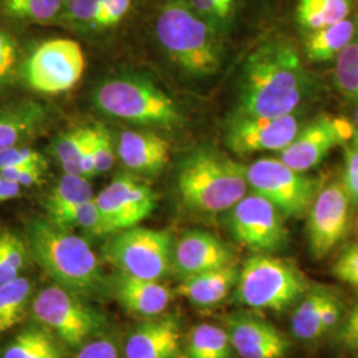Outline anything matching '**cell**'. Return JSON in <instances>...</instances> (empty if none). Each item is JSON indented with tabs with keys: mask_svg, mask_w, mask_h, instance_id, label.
Wrapping results in <instances>:
<instances>
[{
	"mask_svg": "<svg viewBox=\"0 0 358 358\" xmlns=\"http://www.w3.org/2000/svg\"><path fill=\"white\" fill-rule=\"evenodd\" d=\"M75 358H124L115 336L103 332L77 349Z\"/></svg>",
	"mask_w": 358,
	"mask_h": 358,
	"instance_id": "39",
	"label": "cell"
},
{
	"mask_svg": "<svg viewBox=\"0 0 358 358\" xmlns=\"http://www.w3.org/2000/svg\"><path fill=\"white\" fill-rule=\"evenodd\" d=\"M234 263V250L208 231H186L173 245L171 273L179 280Z\"/></svg>",
	"mask_w": 358,
	"mask_h": 358,
	"instance_id": "17",
	"label": "cell"
},
{
	"mask_svg": "<svg viewBox=\"0 0 358 358\" xmlns=\"http://www.w3.org/2000/svg\"><path fill=\"white\" fill-rule=\"evenodd\" d=\"M28 255L29 250L23 238L11 231L0 232V287L20 276Z\"/></svg>",
	"mask_w": 358,
	"mask_h": 358,
	"instance_id": "32",
	"label": "cell"
},
{
	"mask_svg": "<svg viewBox=\"0 0 358 358\" xmlns=\"http://www.w3.org/2000/svg\"><path fill=\"white\" fill-rule=\"evenodd\" d=\"M300 130L294 113L280 117L234 115L226 131V143L236 155L282 152Z\"/></svg>",
	"mask_w": 358,
	"mask_h": 358,
	"instance_id": "15",
	"label": "cell"
},
{
	"mask_svg": "<svg viewBox=\"0 0 358 358\" xmlns=\"http://www.w3.org/2000/svg\"><path fill=\"white\" fill-rule=\"evenodd\" d=\"M241 1L242 0H213V3L217 7L219 17L222 20L223 28L226 31V34L231 29V27L234 24L236 15L241 7Z\"/></svg>",
	"mask_w": 358,
	"mask_h": 358,
	"instance_id": "46",
	"label": "cell"
},
{
	"mask_svg": "<svg viewBox=\"0 0 358 358\" xmlns=\"http://www.w3.org/2000/svg\"><path fill=\"white\" fill-rule=\"evenodd\" d=\"M343 320V304L338 296L329 291L324 306L321 309L320 332L321 336L336 331Z\"/></svg>",
	"mask_w": 358,
	"mask_h": 358,
	"instance_id": "45",
	"label": "cell"
},
{
	"mask_svg": "<svg viewBox=\"0 0 358 358\" xmlns=\"http://www.w3.org/2000/svg\"><path fill=\"white\" fill-rule=\"evenodd\" d=\"M353 137V124L344 117L322 115L299 130L292 142L280 152V159L297 171L320 165L334 148L344 145Z\"/></svg>",
	"mask_w": 358,
	"mask_h": 358,
	"instance_id": "14",
	"label": "cell"
},
{
	"mask_svg": "<svg viewBox=\"0 0 358 358\" xmlns=\"http://www.w3.org/2000/svg\"><path fill=\"white\" fill-rule=\"evenodd\" d=\"M334 78L346 99L358 101V32L336 56Z\"/></svg>",
	"mask_w": 358,
	"mask_h": 358,
	"instance_id": "34",
	"label": "cell"
},
{
	"mask_svg": "<svg viewBox=\"0 0 358 358\" xmlns=\"http://www.w3.org/2000/svg\"><path fill=\"white\" fill-rule=\"evenodd\" d=\"M47 159L43 154L28 148L15 146L0 154V170L7 167L38 166L47 169Z\"/></svg>",
	"mask_w": 358,
	"mask_h": 358,
	"instance_id": "40",
	"label": "cell"
},
{
	"mask_svg": "<svg viewBox=\"0 0 358 358\" xmlns=\"http://www.w3.org/2000/svg\"><path fill=\"white\" fill-rule=\"evenodd\" d=\"M308 289L306 276L292 262L255 254L239 268L234 296L245 307L282 312L297 304Z\"/></svg>",
	"mask_w": 358,
	"mask_h": 358,
	"instance_id": "6",
	"label": "cell"
},
{
	"mask_svg": "<svg viewBox=\"0 0 358 358\" xmlns=\"http://www.w3.org/2000/svg\"><path fill=\"white\" fill-rule=\"evenodd\" d=\"M248 187L275 206L282 217L306 215L321 182L285 165L280 158H260L245 169Z\"/></svg>",
	"mask_w": 358,
	"mask_h": 358,
	"instance_id": "9",
	"label": "cell"
},
{
	"mask_svg": "<svg viewBox=\"0 0 358 358\" xmlns=\"http://www.w3.org/2000/svg\"><path fill=\"white\" fill-rule=\"evenodd\" d=\"M154 31L161 48L186 73L210 76L220 68L223 35L196 15L186 0H161Z\"/></svg>",
	"mask_w": 358,
	"mask_h": 358,
	"instance_id": "3",
	"label": "cell"
},
{
	"mask_svg": "<svg viewBox=\"0 0 358 358\" xmlns=\"http://www.w3.org/2000/svg\"><path fill=\"white\" fill-rule=\"evenodd\" d=\"M333 273L340 280L358 288V244L346 247L333 266Z\"/></svg>",
	"mask_w": 358,
	"mask_h": 358,
	"instance_id": "41",
	"label": "cell"
},
{
	"mask_svg": "<svg viewBox=\"0 0 358 358\" xmlns=\"http://www.w3.org/2000/svg\"><path fill=\"white\" fill-rule=\"evenodd\" d=\"M31 313L36 324L63 345L78 349L92 337L105 332L106 319L85 297L53 284L32 297Z\"/></svg>",
	"mask_w": 358,
	"mask_h": 358,
	"instance_id": "7",
	"label": "cell"
},
{
	"mask_svg": "<svg viewBox=\"0 0 358 358\" xmlns=\"http://www.w3.org/2000/svg\"><path fill=\"white\" fill-rule=\"evenodd\" d=\"M103 115L142 127L177 128L183 117L177 103L154 83L136 76L109 78L93 94Z\"/></svg>",
	"mask_w": 358,
	"mask_h": 358,
	"instance_id": "5",
	"label": "cell"
},
{
	"mask_svg": "<svg viewBox=\"0 0 358 358\" xmlns=\"http://www.w3.org/2000/svg\"><path fill=\"white\" fill-rule=\"evenodd\" d=\"M50 222L52 224H55L63 230L81 229L90 236L108 235L105 224H103V217L100 214L99 207L96 205L94 198L77 206L60 217L52 219Z\"/></svg>",
	"mask_w": 358,
	"mask_h": 358,
	"instance_id": "33",
	"label": "cell"
},
{
	"mask_svg": "<svg viewBox=\"0 0 358 358\" xmlns=\"http://www.w3.org/2000/svg\"><path fill=\"white\" fill-rule=\"evenodd\" d=\"M350 198L343 183L321 187L308 210L307 232L313 257L322 259L345 238L350 223Z\"/></svg>",
	"mask_w": 358,
	"mask_h": 358,
	"instance_id": "13",
	"label": "cell"
},
{
	"mask_svg": "<svg viewBox=\"0 0 358 358\" xmlns=\"http://www.w3.org/2000/svg\"><path fill=\"white\" fill-rule=\"evenodd\" d=\"M234 352L241 358H284L291 341L273 324L248 312H234L223 319Z\"/></svg>",
	"mask_w": 358,
	"mask_h": 358,
	"instance_id": "16",
	"label": "cell"
},
{
	"mask_svg": "<svg viewBox=\"0 0 358 358\" xmlns=\"http://www.w3.org/2000/svg\"><path fill=\"white\" fill-rule=\"evenodd\" d=\"M101 0H64L59 26L81 34L93 32Z\"/></svg>",
	"mask_w": 358,
	"mask_h": 358,
	"instance_id": "35",
	"label": "cell"
},
{
	"mask_svg": "<svg viewBox=\"0 0 358 358\" xmlns=\"http://www.w3.org/2000/svg\"><path fill=\"white\" fill-rule=\"evenodd\" d=\"M29 254L55 284L85 299L109 297V280L88 242L52 224L48 219L34 217L27 224Z\"/></svg>",
	"mask_w": 358,
	"mask_h": 358,
	"instance_id": "2",
	"label": "cell"
},
{
	"mask_svg": "<svg viewBox=\"0 0 358 358\" xmlns=\"http://www.w3.org/2000/svg\"><path fill=\"white\" fill-rule=\"evenodd\" d=\"M328 294L327 288L313 287L299 300L291 319V331L297 340L315 341L321 337V309Z\"/></svg>",
	"mask_w": 358,
	"mask_h": 358,
	"instance_id": "27",
	"label": "cell"
},
{
	"mask_svg": "<svg viewBox=\"0 0 358 358\" xmlns=\"http://www.w3.org/2000/svg\"><path fill=\"white\" fill-rule=\"evenodd\" d=\"M90 127L68 129L51 142V154L63 167L65 174L81 176V153ZM83 177V176H81Z\"/></svg>",
	"mask_w": 358,
	"mask_h": 358,
	"instance_id": "31",
	"label": "cell"
},
{
	"mask_svg": "<svg viewBox=\"0 0 358 358\" xmlns=\"http://www.w3.org/2000/svg\"><path fill=\"white\" fill-rule=\"evenodd\" d=\"M182 353L185 358H232L234 349L224 328L202 322L189 333Z\"/></svg>",
	"mask_w": 358,
	"mask_h": 358,
	"instance_id": "25",
	"label": "cell"
},
{
	"mask_svg": "<svg viewBox=\"0 0 358 358\" xmlns=\"http://www.w3.org/2000/svg\"><path fill=\"white\" fill-rule=\"evenodd\" d=\"M93 128V154L96 173L103 174L109 171L115 165L117 148L109 129L103 125H94Z\"/></svg>",
	"mask_w": 358,
	"mask_h": 358,
	"instance_id": "37",
	"label": "cell"
},
{
	"mask_svg": "<svg viewBox=\"0 0 358 358\" xmlns=\"http://www.w3.org/2000/svg\"><path fill=\"white\" fill-rule=\"evenodd\" d=\"M85 71V55L72 38L41 43L23 66L29 88L41 94H60L75 88Z\"/></svg>",
	"mask_w": 358,
	"mask_h": 358,
	"instance_id": "10",
	"label": "cell"
},
{
	"mask_svg": "<svg viewBox=\"0 0 358 358\" xmlns=\"http://www.w3.org/2000/svg\"><path fill=\"white\" fill-rule=\"evenodd\" d=\"M64 0H0V13L32 24H59Z\"/></svg>",
	"mask_w": 358,
	"mask_h": 358,
	"instance_id": "30",
	"label": "cell"
},
{
	"mask_svg": "<svg viewBox=\"0 0 358 358\" xmlns=\"http://www.w3.org/2000/svg\"><path fill=\"white\" fill-rule=\"evenodd\" d=\"M227 222L234 239L256 254L275 252L289 239L282 213L255 192L231 207Z\"/></svg>",
	"mask_w": 358,
	"mask_h": 358,
	"instance_id": "11",
	"label": "cell"
},
{
	"mask_svg": "<svg viewBox=\"0 0 358 358\" xmlns=\"http://www.w3.org/2000/svg\"><path fill=\"white\" fill-rule=\"evenodd\" d=\"M50 115V108L35 100L0 105V154L35 137Z\"/></svg>",
	"mask_w": 358,
	"mask_h": 358,
	"instance_id": "21",
	"label": "cell"
},
{
	"mask_svg": "<svg viewBox=\"0 0 358 358\" xmlns=\"http://www.w3.org/2000/svg\"><path fill=\"white\" fill-rule=\"evenodd\" d=\"M245 169L217 149L194 150L179 166L177 185L182 203L202 214L229 211L248 190Z\"/></svg>",
	"mask_w": 358,
	"mask_h": 358,
	"instance_id": "4",
	"label": "cell"
},
{
	"mask_svg": "<svg viewBox=\"0 0 358 358\" xmlns=\"http://www.w3.org/2000/svg\"><path fill=\"white\" fill-rule=\"evenodd\" d=\"M173 245L169 231L136 226L115 232L103 247V257L122 273L161 282L171 273Z\"/></svg>",
	"mask_w": 358,
	"mask_h": 358,
	"instance_id": "8",
	"label": "cell"
},
{
	"mask_svg": "<svg viewBox=\"0 0 358 358\" xmlns=\"http://www.w3.org/2000/svg\"><path fill=\"white\" fill-rule=\"evenodd\" d=\"M44 170L38 166L7 167L0 170V176L3 179L17 183L20 187H31L43 182Z\"/></svg>",
	"mask_w": 358,
	"mask_h": 358,
	"instance_id": "44",
	"label": "cell"
},
{
	"mask_svg": "<svg viewBox=\"0 0 358 358\" xmlns=\"http://www.w3.org/2000/svg\"><path fill=\"white\" fill-rule=\"evenodd\" d=\"M93 198L94 195L90 179L76 174H64V177L56 183L51 194L48 195L45 205L48 219L52 220L60 217Z\"/></svg>",
	"mask_w": 358,
	"mask_h": 358,
	"instance_id": "29",
	"label": "cell"
},
{
	"mask_svg": "<svg viewBox=\"0 0 358 358\" xmlns=\"http://www.w3.org/2000/svg\"><path fill=\"white\" fill-rule=\"evenodd\" d=\"M239 278L236 263L182 279L174 294L189 300L194 307L213 308L223 303L235 289Z\"/></svg>",
	"mask_w": 358,
	"mask_h": 358,
	"instance_id": "22",
	"label": "cell"
},
{
	"mask_svg": "<svg viewBox=\"0 0 358 358\" xmlns=\"http://www.w3.org/2000/svg\"><path fill=\"white\" fill-rule=\"evenodd\" d=\"M336 341L346 350L358 353V301L336 328Z\"/></svg>",
	"mask_w": 358,
	"mask_h": 358,
	"instance_id": "42",
	"label": "cell"
},
{
	"mask_svg": "<svg viewBox=\"0 0 358 358\" xmlns=\"http://www.w3.org/2000/svg\"><path fill=\"white\" fill-rule=\"evenodd\" d=\"M345 167L343 176V186L352 202L358 203V148L353 145L345 146Z\"/></svg>",
	"mask_w": 358,
	"mask_h": 358,
	"instance_id": "43",
	"label": "cell"
},
{
	"mask_svg": "<svg viewBox=\"0 0 358 358\" xmlns=\"http://www.w3.org/2000/svg\"><path fill=\"white\" fill-rule=\"evenodd\" d=\"M353 137H352V145L358 148V106L356 108V112H355V120H353Z\"/></svg>",
	"mask_w": 358,
	"mask_h": 358,
	"instance_id": "48",
	"label": "cell"
},
{
	"mask_svg": "<svg viewBox=\"0 0 358 358\" xmlns=\"http://www.w3.org/2000/svg\"><path fill=\"white\" fill-rule=\"evenodd\" d=\"M1 179L3 178H1V176H0V182H1Z\"/></svg>",
	"mask_w": 358,
	"mask_h": 358,
	"instance_id": "49",
	"label": "cell"
},
{
	"mask_svg": "<svg viewBox=\"0 0 358 358\" xmlns=\"http://www.w3.org/2000/svg\"><path fill=\"white\" fill-rule=\"evenodd\" d=\"M310 88V77L297 48L287 38H269L244 63L235 115H291L306 101Z\"/></svg>",
	"mask_w": 358,
	"mask_h": 358,
	"instance_id": "1",
	"label": "cell"
},
{
	"mask_svg": "<svg viewBox=\"0 0 358 358\" xmlns=\"http://www.w3.org/2000/svg\"><path fill=\"white\" fill-rule=\"evenodd\" d=\"M34 284L24 276L0 287V334L24 319L34 297Z\"/></svg>",
	"mask_w": 358,
	"mask_h": 358,
	"instance_id": "28",
	"label": "cell"
},
{
	"mask_svg": "<svg viewBox=\"0 0 358 358\" xmlns=\"http://www.w3.org/2000/svg\"><path fill=\"white\" fill-rule=\"evenodd\" d=\"M115 148L124 166L136 174H158L170 162V143L149 131L124 130Z\"/></svg>",
	"mask_w": 358,
	"mask_h": 358,
	"instance_id": "20",
	"label": "cell"
},
{
	"mask_svg": "<svg viewBox=\"0 0 358 358\" xmlns=\"http://www.w3.org/2000/svg\"><path fill=\"white\" fill-rule=\"evenodd\" d=\"M94 201L110 235L136 227L149 217L157 206V194L133 176L117 174Z\"/></svg>",
	"mask_w": 358,
	"mask_h": 358,
	"instance_id": "12",
	"label": "cell"
},
{
	"mask_svg": "<svg viewBox=\"0 0 358 358\" xmlns=\"http://www.w3.org/2000/svg\"><path fill=\"white\" fill-rule=\"evenodd\" d=\"M20 71V47L13 34L0 26V90L16 81Z\"/></svg>",
	"mask_w": 358,
	"mask_h": 358,
	"instance_id": "36",
	"label": "cell"
},
{
	"mask_svg": "<svg viewBox=\"0 0 358 358\" xmlns=\"http://www.w3.org/2000/svg\"><path fill=\"white\" fill-rule=\"evenodd\" d=\"M182 349V325L174 313L146 319L134 327L124 345V358H174Z\"/></svg>",
	"mask_w": 358,
	"mask_h": 358,
	"instance_id": "18",
	"label": "cell"
},
{
	"mask_svg": "<svg viewBox=\"0 0 358 358\" xmlns=\"http://www.w3.org/2000/svg\"><path fill=\"white\" fill-rule=\"evenodd\" d=\"M133 0H101L93 32H105L120 26L131 11Z\"/></svg>",
	"mask_w": 358,
	"mask_h": 358,
	"instance_id": "38",
	"label": "cell"
},
{
	"mask_svg": "<svg viewBox=\"0 0 358 358\" xmlns=\"http://www.w3.org/2000/svg\"><path fill=\"white\" fill-rule=\"evenodd\" d=\"M62 345L52 333L36 324L17 333L0 358H65Z\"/></svg>",
	"mask_w": 358,
	"mask_h": 358,
	"instance_id": "24",
	"label": "cell"
},
{
	"mask_svg": "<svg viewBox=\"0 0 358 358\" xmlns=\"http://www.w3.org/2000/svg\"><path fill=\"white\" fill-rule=\"evenodd\" d=\"M353 0H297L296 20L306 32L331 26L349 17Z\"/></svg>",
	"mask_w": 358,
	"mask_h": 358,
	"instance_id": "26",
	"label": "cell"
},
{
	"mask_svg": "<svg viewBox=\"0 0 358 358\" xmlns=\"http://www.w3.org/2000/svg\"><path fill=\"white\" fill-rule=\"evenodd\" d=\"M358 23L352 17L307 32L304 41L307 57L312 63L332 60L357 35Z\"/></svg>",
	"mask_w": 358,
	"mask_h": 358,
	"instance_id": "23",
	"label": "cell"
},
{
	"mask_svg": "<svg viewBox=\"0 0 358 358\" xmlns=\"http://www.w3.org/2000/svg\"><path fill=\"white\" fill-rule=\"evenodd\" d=\"M109 280V297L130 315L152 319L164 315L170 306L174 291L161 282L143 280L117 271Z\"/></svg>",
	"mask_w": 358,
	"mask_h": 358,
	"instance_id": "19",
	"label": "cell"
},
{
	"mask_svg": "<svg viewBox=\"0 0 358 358\" xmlns=\"http://www.w3.org/2000/svg\"><path fill=\"white\" fill-rule=\"evenodd\" d=\"M20 192H22V187L17 183H13L7 179H1V182H0V205L17 198L20 195Z\"/></svg>",
	"mask_w": 358,
	"mask_h": 358,
	"instance_id": "47",
	"label": "cell"
}]
</instances>
